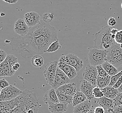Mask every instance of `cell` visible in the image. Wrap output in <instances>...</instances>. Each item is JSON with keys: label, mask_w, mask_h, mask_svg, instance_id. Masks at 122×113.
<instances>
[{"label": "cell", "mask_w": 122, "mask_h": 113, "mask_svg": "<svg viewBox=\"0 0 122 113\" xmlns=\"http://www.w3.org/2000/svg\"><path fill=\"white\" fill-rule=\"evenodd\" d=\"M58 39L56 29L37 38L26 36L12 38L10 44L13 51H17L24 58H30L46 52L49 45Z\"/></svg>", "instance_id": "obj_1"}, {"label": "cell", "mask_w": 122, "mask_h": 113, "mask_svg": "<svg viewBox=\"0 0 122 113\" xmlns=\"http://www.w3.org/2000/svg\"><path fill=\"white\" fill-rule=\"evenodd\" d=\"M112 28L108 25L105 26L95 34L94 47L108 51L117 44L110 33Z\"/></svg>", "instance_id": "obj_2"}, {"label": "cell", "mask_w": 122, "mask_h": 113, "mask_svg": "<svg viewBox=\"0 0 122 113\" xmlns=\"http://www.w3.org/2000/svg\"><path fill=\"white\" fill-rule=\"evenodd\" d=\"M117 44L107 52L105 61L114 66L119 72L122 70V48Z\"/></svg>", "instance_id": "obj_3"}, {"label": "cell", "mask_w": 122, "mask_h": 113, "mask_svg": "<svg viewBox=\"0 0 122 113\" xmlns=\"http://www.w3.org/2000/svg\"><path fill=\"white\" fill-rule=\"evenodd\" d=\"M56 29L49 24H47L41 20L39 24L30 28L28 34L26 36L31 38H37L45 35Z\"/></svg>", "instance_id": "obj_4"}, {"label": "cell", "mask_w": 122, "mask_h": 113, "mask_svg": "<svg viewBox=\"0 0 122 113\" xmlns=\"http://www.w3.org/2000/svg\"><path fill=\"white\" fill-rule=\"evenodd\" d=\"M107 51L98 49L94 47L90 50L88 59L90 64L94 66L102 65L105 61Z\"/></svg>", "instance_id": "obj_5"}, {"label": "cell", "mask_w": 122, "mask_h": 113, "mask_svg": "<svg viewBox=\"0 0 122 113\" xmlns=\"http://www.w3.org/2000/svg\"><path fill=\"white\" fill-rule=\"evenodd\" d=\"M59 62L68 64L72 66L78 72L83 68L84 62L83 60L75 54H68L67 55H62L59 60Z\"/></svg>", "instance_id": "obj_6"}, {"label": "cell", "mask_w": 122, "mask_h": 113, "mask_svg": "<svg viewBox=\"0 0 122 113\" xmlns=\"http://www.w3.org/2000/svg\"><path fill=\"white\" fill-rule=\"evenodd\" d=\"M22 91L12 85L1 90L0 95V101H11L15 99L21 94Z\"/></svg>", "instance_id": "obj_7"}, {"label": "cell", "mask_w": 122, "mask_h": 113, "mask_svg": "<svg viewBox=\"0 0 122 113\" xmlns=\"http://www.w3.org/2000/svg\"><path fill=\"white\" fill-rule=\"evenodd\" d=\"M58 64L59 62L57 61H54L47 63L45 66L43 71L46 80L51 86L54 83Z\"/></svg>", "instance_id": "obj_8"}, {"label": "cell", "mask_w": 122, "mask_h": 113, "mask_svg": "<svg viewBox=\"0 0 122 113\" xmlns=\"http://www.w3.org/2000/svg\"><path fill=\"white\" fill-rule=\"evenodd\" d=\"M98 75L96 66L87 64L83 73V77L95 87L97 85V79Z\"/></svg>", "instance_id": "obj_9"}, {"label": "cell", "mask_w": 122, "mask_h": 113, "mask_svg": "<svg viewBox=\"0 0 122 113\" xmlns=\"http://www.w3.org/2000/svg\"><path fill=\"white\" fill-rule=\"evenodd\" d=\"M70 79L66 73L58 67L52 88L56 90L61 86L70 83Z\"/></svg>", "instance_id": "obj_10"}, {"label": "cell", "mask_w": 122, "mask_h": 113, "mask_svg": "<svg viewBox=\"0 0 122 113\" xmlns=\"http://www.w3.org/2000/svg\"><path fill=\"white\" fill-rule=\"evenodd\" d=\"M95 87L94 86L87 80H84L81 81L80 86L81 91L87 97V100L90 102L94 97L93 90Z\"/></svg>", "instance_id": "obj_11"}, {"label": "cell", "mask_w": 122, "mask_h": 113, "mask_svg": "<svg viewBox=\"0 0 122 113\" xmlns=\"http://www.w3.org/2000/svg\"><path fill=\"white\" fill-rule=\"evenodd\" d=\"M30 28L24 19H17L14 24V31L20 36H24L28 34Z\"/></svg>", "instance_id": "obj_12"}, {"label": "cell", "mask_w": 122, "mask_h": 113, "mask_svg": "<svg viewBox=\"0 0 122 113\" xmlns=\"http://www.w3.org/2000/svg\"><path fill=\"white\" fill-rule=\"evenodd\" d=\"M40 18V14L35 11L26 13L24 16V20L29 28L33 27L39 24L41 21Z\"/></svg>", "instance_id": "obj_13"}, {"label": "cell", "mask_w": 122, "mask_h": 113, "mask_svg": "<svg viewBox=\"0 0 122 113\" xmlns=\"http://www.w3.org/2000/svg\"><path fill=\"white\" fill-rule=\"evenodd\" d=\"M43 100L45 104H49L59 103V99L56 90L53 88L48 90L44 95Z\"/></svg>", "instance_id": "obj_14"}, {"label": "cell", "mask_w": 122, "mask_h": 113, "mask_svg": "<svg viewBox=\"0 0 122 113\" xmlns=\"http://www.w3.org/2000/svg\"><path fill=\"white\" fill-rule=\"evenodd\" d=\"M58 67L66 73L70 80L74 79L77 75L76 69L69 64L59 62Z\"/></svg>", "instance_id": "obj_15"}, {"label": "cell", "mask_w": 122, "mask_h": 113, "mask_svg": "<svg viewBox=\"0 0 122 113\" xmlns=\"http://www.w3.org/2000/svg\"><path fill=\"white\" fill-rule=\"evenodd\" d=\"M57 90L66 95L73 96L77 92L76 85L75 83H68L59 87Z\"/></svg>", "instance_id": "obj_16"}, {"label": "cell", "mask_w": 122, "mask_h": 113, "mask_svg": "<svg viewBox=\"0 0 122 113\" xmlns=\"http://www.w3.org/2000/svg\"><path fill=\"white\" fill-rule=\"evenodd\" d=\"M68 104L59 102L49 104V110L51 113H64L68 109Z\"/></svg>", "instance_id": "obj_17"}, {"label": "cell", "mask_w": 122, "mask_h": 113, "mask_svg": "<svg viewBox=\"0 0 122 113\" xmlns=\"http://www.w3.org/2000/svg\"><path fill=\"white\" fill-rule=\"evenodd\" d=\"M91 102L88 100L81 104L75 106L73 112L74 113H87L91 110Z\"/></svg>", "instance_id": "obj_18"}, {"label": "cell", "mask_w": 122, "mask_h": 113, "mask_svg": "<svg viewBox=\"0 0 122 113\" xmlns=\"http://www.w3.org/2000/svg\"><path fill=\"white\" fill-rule=\"evenodd\" d=\"M101 90L103 92L105 97L110 99L115 98L119 93L118 89H116L113 86H108L103 88L101 89Z\"/></svg>", "instance_id": "obj_19"}, {"label": "cell", "mask_w": 122, "mask_h": 113, "mask_svg": "<svg viewBox=\"0 0 122 113\" xmlns=\"http://www.w3.org/2000/svg\"><path fill=\"white\" fill-rule=\"evenodd\" d=\"M97 102L100 106L102 107L105 110H107V111L113 109L115 107L113 100L109 99L105 96L99 99Z\"/></svg>", "instance_id": "obj_20"}, {"label": "cell", "mask_w": 122, "mask_h": 113, "mask_svg": "<svg viewBox=\"0 0 122 113\" xmlns=\"http://www.w3.org/2000/svg\"><path fill=\"white\" fill-rule=\"evenodd\" d=\"M0 76L1 77L11 76L9 64L7 58L0 64Z\"/></svg>", "instance_id": "obj_21"}, {"label": "cell", "mask_w": 122, "mask_h": 113, "mask_svg": "<svg viewBox=\"0 0 122 113\" xmlns=\"http://www.w3.org/2000/svg\"><path fill=\"white\" fill-rule=\"evenodd\" d=\"M111 77L110 75L106 77H101L98 75L97 79V85L101 89L109 86L110 84Z\"/></svg>", "instance_id": "obj_22"}, {"label": "cell", "mask_w": 122, "mask_h": 113, "mask_svg": "<svg viewBox=\"0 0 122 113\" xmlns=\"http://www.w3.org/2000/svg\"><path fill=\"white\" fill-rule=\"evenodd\" d=\"M56 91L58 97L59 102L68 104H72L73 96L66 95L61 92L59 91V90H56Z\"/></svg>", "instance_id": "obj_23"}, {"label": "cell", "mask_w": 122, "mask_h": 113, "mask_svg": "<svg viewBox=\"0 0 122 113\" xmlns=\"http://www.w3.org/2000/svg\"><path fill=\"white\" fill-rule=\"evenodd\" d=\"M87 100V97L83 93L77 91L73 96L72 105L75 107L79 104L82 103Z\"/></svg>", "instance_id": "obj_24"}, {"label": "cell", "mask_w": 122, "mask_h": 113, "mask_svg": "<svg viewBox=\"0 0 122 113\" xmlns=\"http://www.w3.org/2000/svg\"><path fill=\"white\" fill-rule=\"evenodd\" d=\"M31 63L36 68H41L44 64V58L41 55H36L32 57Z\"/></svg>", "instance_id": "obj_25"}, {"label": "cell", "mask_w": 122, "mask_h": 113, "mask_svg": "<svg viewBox=\"0 0 122 113\" xmlns=\"http://www.w3.org/2000/svg\"><path fill=\"white\" fill-rule=\"evenodd\" d=\"M7 59L8 61V63L9 64L10 70V72H11V76L14 75L15 73L13 71V67L14 66L15 64L18 63V59L14 55L12 54H7Z\"/></svg>", "instance_id": "obj_26"}, {"label": "cell", "mask_w": 122, "mask_h": 113, "mask_svg": "<svg viewBox=\"0 0 122 113\" xmlns=\"http://www.w3.org/2000/svg\"><path fill=\"white\" fill-rule=\"evenodd\" d=\"M62 48V45L59 42V39L57 40L52 43L51 45H49L46 52L47 53H52L56 52L59 50L60 49Z\"/></svg>", "instance_id": "obj_27"}, {"label": "cell", "mask_w": 122, "mask_h": 113, "mask_svg": "<svg viewBox=\"0 0 122 113\" xmlns=\"http://www.w3.org/2000/svg\"><path fill=\"white\" fill-rule=\"evenodd\" d=\"M54 15L53 13L51 12L45 13L42 14V20L45 23L49 24L50 23L53 21L54 20Z\"/></svg>", "instance_id": "obj_28"}, {"label": "cell", "mask_w": 122, "mask_h": 113, "mask_svg": "<svg viewBox=\"0 0 122 113\" xmlns=\"http://www.w3.org/2000/svg\"><path fill=\"white\" fill-rule=\"evenodd\" d=\"M93 95L94 97L97 99H100L104 96L103 92L101 90V89L99 87H95L93 90Z\"/></svg>", "instance_id": "obj_29"}, {"label": "cell", "mask_w": 122, "mask_h": 113, "mask_svg": "<svg viewBox=\"0 0 122 113\" xmlns=\"http://www.w3.org/2000/svg\"><path fill=\"white\" fill-rule=\"evenodd\" d=\"M121 76H122V70L118 73L117 74L111 77L110 84H109V86H113L117 81L119 79V78Z\"/></svg>", "instance_id": "obj_30"}, {"label": "cell", "mask_w": 122, "mask_h": 113, "mask_svg": "<svg viewBox=\"0 0 122 113\" xmlns=\"http://www.w3.org/2000/svg\"><path fill=\"white\" fill-rule=\"evenodd\" d=\"M113 101L115 107L122 105V93H119L113 99Z\"/></svg>", "instance_id": "obj_31"}, {"label": "cell", "mask_w": 122, "mask_h": 113, "mask_svg": "<svg viewBox=\"0 0 122 113\" xmlns=\"http://www.w3.org/2000/svg\"><path fill=\"white\" fill-rule=\"evenodd\" d=\"M96 68L98 71V74L99 76L101 77H106L109 75L108 73L104 70L102 65L96 66Z\"/></svg>", "instance_id": "obj_32"}, {"label": "cell", "mask_w": 122, "mask_h": 113, "mask_svg": "<svg viewBox=\"0 0 122 113\" xmlns=\"http://www.w3.org/2000/svg\"><path fill=\"white\" fill-rule=\"evenodd\" d=\"M115 41L116 44H122V30L118 31L116 34Z\"/></svg>", "instance_id": "obj_33"}, {"label": "cell", "mask_w": 122, "mask_h": 113, "mask_svg": "<svg viewBox=\"0 0 122 113\" xmlns=\"http://www.w3.org/2000/svg\"><path fill=\"white\" fill-rule=\"evenodd\" d=\"M119 72V71L114 66H113L111 64L110 67V70L109 72L108 73V75L111 77H112L117 74Z\"/></svg>", "instance_id": "obj_34"}, {"label": "cell", "mask_w": 122, "mask_h": 113, "mask_svg": "<svg viewBox=\"0 0 122 113\" xmlns=\"http://www.w3.org/2000/svg\"><path fill=\"white\" fill-rule=\"evenodd\" d=\"M7 54L5 51L0 50V63H1L7 58Z\"/></svg>", "instance_id": "obj_35"}, {"label": "cell", "mask_w": 122, "mask_h": 113, "mask_svg": "<svg viewBox=\"0 0 122 113\" xmlns=\"http://www.w3.org/2000/svg\"><path fill=\"white\" fill-rule=\"evenodd\" d=\"M10 85L9 83L5 79H2L0 80V88L1 90L8 87Z\"/></svg>", "instance_id": "obj_36"}, {"label": "cell", "mask_w": 122, "mask_h": 113, "mask_svg": "<svg viewBox=\"0 0 122 113\" xmlns=\"http://www.w3.org/2000/svg\"><path fill=\"white\" fill-rule=\"evenodd\" d=\"M111 65V64L107 61H105L103 64H102V67L104 69V70L106 71L107 73H108H108L110 71V70Z\"/></svg>", "instance_id": "obj_37"}, {"label": "cell", "mask_w": 122, "mask_h": 113, "mask_svg": "<svg viewBox=\"0 0 122 113\" xmlns=\"http://www.w3.org/2000/svg\"><path fill=\"white\" fill-rule=\"evenodd\" d=\"M117 24V21L116 19L113 17H111L108 19V25L110 27H113Z\"/></svg>", "instance_id": "obj_38"}, {"label": "cell", "mask_w": 122, "mask_h": 113, "mask_svg": "<svg viewBox=\"0 0 122 113\" xmlns=\"http://www.w3.org/2000/svg\"><path fill=\"white\" fill-rule=\"evenodd\" d=\"M94 111L95 113H105V109L101 106L96 107L94 109Z\"/></svg>", "instance_id": "obj_39"}, {"label": "cell", "mask_w": 122, "mask_h": 113, "mask_svg": "<svg viewBox=\"0 0 122 113\" xmlns=\"http://www.w3.org/2000/svg\"><path fill=\"white\" fill-rule=\"evenodd\" d=\"M122 84V76L119 78L117 81L116 82L115 85L113 86V87L116 89H118L120 87V86Z\"/></svg>", "instance_id": "obj_40"}, {"label": "cell", "mask_w": 122, "mask_h": 113, "mask_svg": "<svg viewBox=\"0 0 122 113\" xmlns=\"http://www.w3.org/2000/svg\"><path fill=\"white\" fill-rule=\"evenodd\" d=\"M112 113H122V105L117 106L115 110H112Z\"/></svg>", "instance_id": "obj_41"}, {"label": "cell", "mask_w": 122, "mask_h": 113, "mask_svg": "<svg viewBox=\"0 0 122 113\" xmlns=\"http://www.w3.org/2000/svg\"><path fill=\"white\" fill-rule=\"evenodd\" d=\"M20 68V64L19 63H17L14 65V66L13 67V71L14 73L16 72V71H18L19 68Z\"/></svg>", "instance_id": "obj_42"}, {"label": "cell", "mask_w": 122, "mask_h": 113, "mask_svg": "<svg viewBox=\"0 0 122 113\" xmlns=\"http://www.w3.org/2000/svg\"><path fill=\"white\" fill-rule=\"evenodd\" d=\"M4 2L10 4H16L18 0H2Z\"/></svg>", "instance_id": "obj_43"}, {"label": "cell", "mask_w": 122, "mask_h": 113, "mask_svg": "<svg viewBox=\"0 0 122 113\" xmlns=\"http://www.w3.org/2000/svg\"><path fill=\"white\" fill-rule=\"evenodd\" d=\"M118 31L119 30L117 28H113L110 31V33H111L112 34H116L117 33Z\"/></svg>", "instance_id": "obj_44"}, {"label": "cell", "mask_w": 122, "mask_h": 113, "mask_svg": "<svg viewBox=\"0 0 122 113\" xmlns=\"http://www.w3.org/2000/svg\"><path fill=\"white\" fill-rule=\"evenodd\" d=\"M118 90L119 93H122V84L120 86V87L119 88H118Z\"/></svg>", "instance_id": "obj_45"}, {"label": "cell", "mask_w": 122, "mask_h": 113, "mask_svg": "<svg viewBox=\"0 0 122 113\" xmlns=\"http://www.w3.org/2000/svg\"><path fill=\"white\" fill-rule=\"evenodd\" d=\"M87 113H94V111L92 110H91L90 111L88 112Z\"/></svg>", "instance_id": "obj_46"}, {"label": "cell", "mask_w": 122, "mask_h": 113, "mask_svg": "<svg viewBox=\"0 0 122 113\" xmlns=\"http://www.w3.org/2000/svg\"><path fill=\"white\" fill-rule=\"evenodd\" d=\"M0 15H1V16L2 17L5 16V13H1Z\"/></svg>", "instance_id": "obj_47"}, {"label": "cell", "mask_w": 122, "mask_h": 113, "mask_svg": "<svg viewBox=\"0 0 122 113\" xmlns=\"http://www.w3.org/2000/svg\"><path fill=\"white\" fill-rule=\"evenodd\" d=\"M120 47H121V48H122V44H120Z\"/></svg>", "instance_id": "obj_48"}, {"label": "cell", "mask_w": 122, "mask_h": 113, "mask_svg": "<svg viewBox=\"0 0 122 113\" xmlns=\"http://www.w3.org/2000/svg\"><path fill=\"white\" fill-rule=\"evenodd\" d=\"M121 8H122V4H121Z\"/></svg>", "instance_id": "obj_49"}]
</instances>
